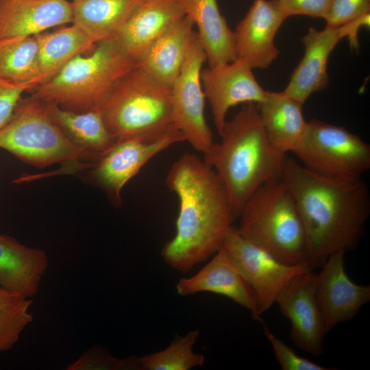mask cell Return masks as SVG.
Segmentation results:
<instances>
[{
	"label": "cell",
	"mask_w": 370,
	"mask_h": 370,
	"mask_svg": "<svg viewBox=\"0 0 370 370\" xmlns=\"http://www.w3.org/2000/svg\"><path fill=\"white\" fill-rule=\"evenodd\" d=\"M166 183L178 198L179 213L175 235L163 246L161 257L186 273L222 247L236 217L218 175L194 153L185 152L173 163Z\"/></svg>",
	"instance_id": "obj_1"
},
{
	"label": "cell",
	"mask_w": 370,
	"mask_h": 370,
	"mask_svg": "<svg viewBox=\"0 0 370 370\" xmlns=\"http://www.w3.org/2000/svg\"><path fill=\"white\" fill-rule=\"evenodd\" d=\"M281 178L301 216L307 262L312 269L321 267L331 254L356 247L370 215V193L362 179L342 182L325 177L287 157Z\"/></svg>",
	"instance_id": "obj_2"
},
{
	"label": "cell",
	"mask_w": 370,
	"mask_h": 370,
	"mask_svg": "<svg viewBox=\"0 0 370 370\" xmlns=\"http://www.w3.org/2000/svg\"><path fill=\"white\" fill-rule=\"evenodd\" d=\"M204 153V160L217 173L238 217L247 199L262 185L281 178L286 154L269 141L258 104L247 103L230 121Z\"/></svg>",
	"instance_id": "obj_3"
},
{
	"label": "cell",
	"mask_w": 370,
	"mask_h": 370,
	"mask_svg": "<svg viewBox=\"0 0 370 370\" xmlns=\"http://www.w3.org/2000/svg\"><path fill=\"white\" fill-rule=\"evenodd\" d=\"M136 66L115 38L96 44L87 56L69 60L32 96L69 110H101L119 80Z\"/></svg>",
	"instance_id": "obj_4"
},
{
	"label": "cell",
	"mask_w": 370,
	"mask_h": 370,
	"mask_svg": "<svg viewBox=\"0 0 370 370\" xmlns=\"http://www.w3.org/2000/svg\"><path fill=\"white\" fill-rule=\"evenodd\" d=\"M238 233L288 264L307 262L306 239L295 200L282 178L269 181L247 199Z\"/></svg>",
	"instance_id": "obj_5"
},
{
	"label": "cell",
	"mask_w": 370,
	"mask_h": 370,
	"mask_svg": "<svg viewBox=\"0 0 370 370\" xmlns=\"http://www.w3.org/2000/svg\"><path fill=\"white\" fill-rule=\"evenodd\" d=\"M171 87L138 66L116 84L101 108L114 140L158 137L177 130L172 120Z\"/></svg>",
	"instance_id": "obj_6"
},
{
	"label": "cell",
	"mask_w": 370,
	"mask_h": 370,
	"mask_svg": "<svg viewBox=\"0 0 370 370\" xmlns=\"http://www.w3.org/2000/svg\"><path fill=\"white\" fill-rule=\"evenodd\" d=\"M0 148L38 168L88 158L53 121L45 102L32 95L19 99L0 128Z\"/></svg>",
	"instance_id": "obj_7"
},
{
	"label": "cell",
	"mask_w": 370,
	"mask_h": 370,
	"mask_svg": "<svg viewBox=\"0 0 370 370\" xmlns=\"http://www.w3.org/2000/svg\"><path fill=\"white\" fill-rule=\"evenodd\" d=\"M309 171L325 177L355 182L370 169V145L345 127L318 119L292 151Z\"/></svg>",
	"instance_id": "obj_8"
},
{
	"label": "cell",
	"mask_w": 370,
	"mask_h": 370,
	"mask_svg": "<svg viewBox=\"0 0 370 370\" xmlns=\"http://www.w3.org/2000/svg\"><path fill=\"white\" fill-rule=\"evenodd\" d=\"M206 61L197 34L194 33L180 74L171 86L172 120L193 148L206 153L214 143L204 116L205 95L200 74Z\"/></svg>",
	"instance_id": "obj_9"
},
{
	"label": "cell",
	"mask_w": 370,
	"mask_h": 370,
	"mask_svg": "<svg viewBox=\"0 0 370 370\" xmlns=\"http://www.w3.org/2000/svg\"><path fill=\"white\" fill-rule=\"evenodd\" d=\"M222 247L253 288L262 315L275 303L284 288L297 275L312 269L308 262L288 264L247 241L232 225Z\"/></svg>",
	"instance_id": "obj_10"
},
{
	"label": "cell",
	"mask_w": 370,
	"mask_h": 370,
	"mask_svg": "<svg viewBox=\"0 0 370 370\" xmlns=\"http://www.w3.org/2000/svg\"><path fill=\"white\" fill-rule=\"evenodd\" d=\"M185 141L178 130L158 137L133 136L114 141L90 166L91 177L118 205L123 188L154 156Z\"/></svg>",
	"instance_id": "obj_11"
},
{
	"label": "cell",
	"mask_w": 370,
	"mask_h": 370,
	"mask_svg": "<svg viewBox=\"0 0 370 370\" xmlns=\"http://www.w3.org/2000/svg\"><path fill=\"white\" fill-rule=\"evenodd\" d=\"M316 273L304 271L284 288L275 303L291 322L290 338L300 349L313 356L323 352L328 333L315 293Z\"/></svg>",
	"instance_id": "obj_12"
},
{
	"label": "cell",
	"mask_w": 370,
	"mask_h": 370,
	"mask_svg": "<svg viewBox=\"0 0 370 370\" xmlns=\"http://www.w3.org/2000/svg\"><path fill=\"white\" fill-rule=\"evenodd\" d=\"M200 79L219 136L230 108L242 103L259 104L268 94L257 82L252 69L239 58L202 69Z\"/></svg>",
	"instance_id": "obj_13"
},
{
	"label": "cell",
	"mask_w": 370,
	"mask_h": 370,
	"mask_svg": "<svg viewBox=\"0 0 370 370\" xmlns=\"http://www.w3.org/2000/svg\"><path fill=\"white\" fill-rule=\"evenodd\" d=\"M345 253L331 254L316 274L315 293L328 332L354 318L370 301V285L357 284L346 273Z\"/></svg>",
	"instance_id": "obj_14"
},
{
	"label": "cell",
	"mask_w": 370,
	"mask_h": 370,
	"mask_svg": "<svg viewBox=\"0 0 370 370\" xmlns=\"http://www.w3.org/2000/svg\"><path fill=\"white\" fill-rule=\"evenodd\" d=\"M286 18L278 0H255L233 31L237 58L252 69H267L280 54L275 37Z\"/></svg>",
	"instance_id": "obj_15"
},
{
	"label": "cell",
	"mask_w": 370,
	"mask_h": 370,
	"mask_svg": "<svg viewBox=\"0 0 370 370\" xmlns=\"http://www.w3.org/2000/svg\"><path fill=\"white\" fill-rule=\"evenodd\" d=\"M176 291L180 296L200 292L223 295L249 310L254 319L262 321L253 288L223 247L196 274L180 278Z\"/></svg>",
	"instance_id": "obj_16"
},
{
	"label": "cell",
	"mask_w": 370,
	"mask_h": 370,
	"mask_svg": "<svg viewBox=\"0 0 370 370\" xmlns=\"http://www.w3.org/2000/svg\"><path fill=\"white\" fill-rule=\"evenodd\" d=\"M345 38L342 25L325 26L322 30L310 27L301 38L305 47L304 57L283 92L304 104L312 93L325 88L329 82V57L338 42Z\"/></svg>",
	"instance_id": "obj_17"
},
{
	"label": "cell",
	"mask_w": 370,
	"mask_h": 370,
	"mask_svg": "<svg viewBox=\"0 0 370 370\" xmlns=\"http://www.w3.org/2000/svg\"><path fill=\"white\" fill-rule=\"evenodd\" d=\"M185 16L181 0H145L114 38L137 63L162 34Z\"/></svg>",
	"instance_id": "obj_18"
},
{
	"label": "cell",
	"mask_w": 370,
	"mask_h": 370,
	"mask_svg": "<svg viewBox=\"0 0 370 370\" xmlns=\"http://www.w3.org/2000/svg\"><path fill=\"white\" fill-rule=\"evenodd\" d=\"M72 22L67 0H0V40L34 36Z\"/></svg>",
	"instance_id": "obj_19"
},
{
	"label": "cell",
	"mask_w": 370,
	"mask_h": 370,
	"mask_svg": "<svg viewBox=\"0 0 370 370\" xmlns=\"http://www.w3.org/2000/svg\"><path fill=\"white\" fill-rule=\"evenodd\" d=\"M49 267L47 253L0 234V287L26 297L35 296Z\"/></svg>",
	"instance_id": "obj_20"
},
{
	"label": "cell",
	"mask_w": 370,
	"mask_h": 370,
	"mask_svg": "<svg viewBox=\"0 0 370 370\" xmlns=\"http://www.w3.org/2000/svg\"><path fill=\"white\" fill-rule=\"evenodd\" d=\"M193 19L186 15L168 28L136 63L158 82L171 87L180 74L195 32Z\"/></svg>",
	"instance_id": "obj_21"
},
{
	"label": "cell",
	"mask_w": 370,
	"mask_h": 370,
	"mask_svg": "<svg viewBox=\"0 0 370 370\" xmlns=\"http://www.w3.org/2000/svg\"><path fill=\"white\" fill-rule=\"evenodd\" d=\"M186 15L197 26V36L209 66L237 59L234 32L220 12L217 0H181Z\"/></svg>",
	"instance_id": "obj_22"
},
{
	"label": "cell",
	"mask_w": 370,
	"mask_h": 370,
	"mask_svg": "<svg viewBox=\"0 0 370 370\" xmlns=\"http://www.w3.org/2000/svg\"><path fill=\"white\" fill-rule=\"evenodd\" d=\"M301 103L282 92L268 91L258 104L262 125L269 143L283 153L293 151L303 138L308 122Z\"/></svg>",
	"instance_id": "obj_23"
},
{
	"label": "cell",
	"mask_w": 370,
	"mask_h": 370,
	"mask_svg": "<svg viewBox=\"0 0 370 370\" xmlns=\"http://www.w3.org/2000/svg\"><path fill=\"white\" fill-rule=\"evenodd\" d=\"M47 111L63 133L94 162L114 143L103 119L101 110L78 112L46 103Z\"/></svg>",
	"instance_id": "obj_24"
},
{
	"label": "cell",
	"mask_w": 370,
	"mask_h": 370,
	"mask_svg": "<svg viewBox=\"0 0 370 370\" xmlns=\"http://www.w3.org/2000/svg\"><path fill=\"white\" fill-rule=\"evenodd\" d=\"M145 0H73V22L95 43L114 38Z\"/></svg>",
	"instance_id": "obj_25"
},
{
	"label": "cell",
	"mask_w": 370,
	"mask_h": 370,
	"mask_svg": "<svg viewBox=\"0 0 370 370\" xmlns=\"http://www.w3.org/2000/svg\"><path fill=\"white\" fill-rule=\"evenodd\" d=\"M35 36L38 44V86L51 79L75 56L92 51L97 44L73 23Z\"/></svg>",
	"instance_id": "obj_26"
},
{
	"label": "cell",
	"mask_w": 370,
	"mask_h": 370,
	"mask_svg": "<svg viewBox=\"0 0 370 370\" xmlns=\"http://www.w3.org/2000/svg\"><path fill=\"white\" fill-rule=\"evenodd\" d=\"M38 44L36 36L0 40V79L15 84L38 86Z\"/></svg>",
	"instance_id": "obj_27"
},
{
	"label": "cell",
	"mask_w": 370,
	"mask_h": 370,
	"mask_svg": "<svg viewBox=\"0 0 370 370\" xmlns=\"http://www.w3.org/2000/svg\"><path fill=\"white\" fill-rule=\"evenodd\" d=\"M199 336V331H190L183 336H177L165 349L139 357L141 370H188L202 366L204 355L193 352V346Z\"/></svg>",
	"instance_id": "obj_28"
},
{
	"label": "cell",
	"mask_w": 370,
	"mask_h": 370,
	"mask_svg": "<svg viewBox=\"0 0 370 370\" xmlns=\"http://www.w3.org/2000/svg\"><path fill=\"white\" fill-rule=\"evenodd\" d=\"M32 303L18 293L0 287V353L11 349L33 321L29 312Z\"/></svg>",
	"instance_id": "obj_29"
},
{
	"label": "cell",
	"mask_w": 370,
	"mask_h": 370,
	"mask_svg": "<svg viewBox=\"0 0 370 370\" xmlns=\"http://www.w3.org/2000/svg\"><path fill=\"white\" fill-rule=\"evenodd\" d=\"M69 370H132L140 369L139 357L132 356L119 359L99 346L84 352L67 367Z\"/></svg>",
	"instance_id": "obj_30"
},
{
	"label": "cell",
	"mask_w": 370,
	"mask_h": 370,
	"mask_svg": "<svg viewBox=\"0 0 370 370\" xmlns=\"http://www.w3.org/2000/svg\"><path fill=\"white\" fill-rule=\"evenodd\" d=\"M264 333L269 341L275 358L283 370H332L335 368L322 366L298 355L282 340L274 335L264 325Z\"/></svg>",
	"instance_id": "obj_31"
},
{
	"label": "cell",
	"mask_w": 370,
	"mask_h": 370,
	"mask_svg": "<svg viewBox=\"0 0 370 370\" xmlns=\"http://www.w3.org/2000/svg\"><path fill=\"white\" fill-rule=\"evenodd\" d=\"M370 11V0H332L325 20L326 26L338 27Z\"/></svg>",
	"instance_id": "obj_32"
},
{
	"label": "cell",
	"mask_w": 370,
	"mask_h": 370,
	"mask_svg": "<svg viewBox=\"0 0 370 370\" xmlns=\"http://www.w3.org/2000/svg\"><path fill=\"white\" fill-rule=\"evenodd\" d=\"M332 0H278L286 17L304 15L325 18Z\"/></svg>",
	"instance_id": "obj_33"
},
{
	"label": "cell",
	"mask_w": 370,
	"mask_h": 370,
	"mask_svg": "<svg viewBox=\"0 0 370 370\" xmlns=\"http://www.w3.org/2000/svg\"><path fill=\"white\" fill-rule=\"evenodd\" d=\"M32 89L29 84H15L0 79V128L10 118L22 94Z\"/></svg>",
	"instance_id": "obj_34"
},
{
	"label": "cell",
	"mask_w": 370,
	"mask_h": 370,
	"mask_svg": "<svg viewBox=\"0 0 370 370\" xmlns=\"http://www.w3.org/2000/svg\"><path fill=\"white\" fill-rule=\"evenodd\" d=\"M341 25L344 27L345 38L349 41L350 47L352 49H358L359 47L358 40L359 29L362 27L370 26V13Z\"/></svg>",
	"instance_id": "obj_35"
}]
</instances>
